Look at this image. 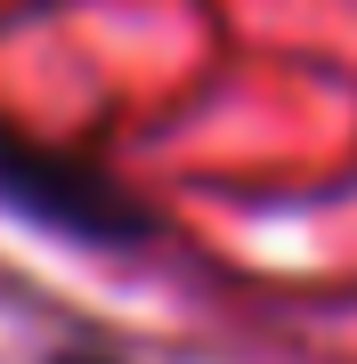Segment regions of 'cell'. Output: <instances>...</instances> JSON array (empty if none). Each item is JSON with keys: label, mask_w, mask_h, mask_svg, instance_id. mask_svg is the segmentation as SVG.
<instances>
[{"label": "cell", "mask_w": 357, "mask_h": 364, "mask_svg": "<svg viewBox=\"0 0 357 364\" xmlns=\"http://www.w3.org/2000/svg\"><path fill=\"white\" fill-rule=\"evenodd\" d=\"M0 203H16L25 219L57 235H81V243H138L146 235V210L122 186H106L81 162L41 154V146H0Z\"/></svg>", "instance_id": "6da1fadb"}, {"label": "cell", "mask_w": 357, "mask_h": 364, "mask_svg": "<svg viewBox=\"0 0 357 364\" xmlns=\"http://www.w3.org/2000/svg\"><path fill=\"white\" fill-rule=\"evenodd\" d=\"M49 364H114V356H49Z\"/></svg>", "instance_id": "7a4b0ae2"}]
</instances>
